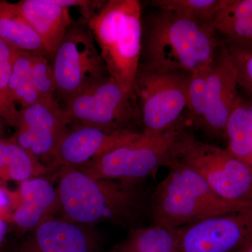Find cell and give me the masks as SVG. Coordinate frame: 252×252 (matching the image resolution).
I'll return each mask as SVG.
<instances>
[{
    "mask_svg": "<svg viewBox=\"0 0 252 252\" xmlns=\"http://www.w3.org/2000/svg\"><path fill=\"white\" fill-rule=\"evenodd\" d=\"M14 203L15 190H10L6 182L0 180V220L11 223Z\"/></svg>",
    "mask_w": 252,
    "mask_h": 252,
    "instance_id": "obj_29",
    "label": "cell"
},
{
    "mask_svg": "<svg viewBox=\"0 0 252 252\" xmlns=\"http://www.w3.org/2000/svg\"><path fill=\"white\" fill-rule=\"evenodd\" d=\"M58 172L63 220L83 225L109 222L132 227L142 217L144 196L135 184L94 180L76 167H61Z\"/></svg>",
    "mask_w": 252,
    "mask_h": 252,
    "instance_id": "obj_2",
    "label": "cell"
},
{
    "mask_svg": "<svg viewBox=\"0 0 252 252\" xmlns=\"http://www.w3.org/2000/svg\"><path fill=\"white\" fill-rule=\"evenodd\" d=\"M31 54L14 49L13 56L9 92L15 105L17 108L20 107L19 110L42 99L34 88L32 79Z\"/></svg>",
    "mask_w": 252,
    "mask_h": 252,
    "instance_id": "obj_22",
    "label": "cell"
},
{
    "mask_svg": "<svg viewBox=\"0 0 252 252\" xmlns=\"http://www.w3.org/2000/svg\"><path fill=\"white\" fill-rule=\"evenodd\" d=\"M208 65L192 72L187 93V111L185 121L187 128L201 127L207 108Z\"/></svg>",
    "mask_w": 252,
    "mask_h": 252,
    "instance_id": "obj_23",
    "label": "cell"
},
{
    "mask_svg": "<svg viewBox=\"0 0 252 252\" xmlns=\"http://www.w3.org/2000/svg\"><path fill=\"white\" fill-rule=\"evenodd\" d=\"M221 41L236 71L238 87L252 99V41L222 37Z\"/></svg>",
    "mask_w": 252,
    "mask_h": 252,
    "instance_id": "obj_25",
    "label": "cell"
},
{
    "mask_svg": "<svg viewBox=\"0 0 252 252\" xmlns=\"http://www.w3.org/2000/svg\"><path fill=\"white\" fill-rule=\"evenodd\" d=\"M210 24L220 37L252 41V0H220Z\"/></svg>",
    "mask_w": 252,
    "mask_h": 252,
    "instance_id": "obj_20",
    "label": "cell"
},
{
    "mask_svg": "<svg viewBox=\"0 0 252 252\" xmlns=\"http://www.w3.org/2000/svg\"><path fill=\"white\" fill-rule=\"evenodd\" d=\"M108 252H178V230L154 223L132 228L127 238Z\"/></svg>",
    "mask_w": 252,
    "mask_h": 252,
    "instance_id": "obj_21",
    "label": "cell"
},
{
    "mask_svg": "<svg viewBox=\"0 0 252 252\" xmlns=\"http://www.w3.org/2000/svg\"><path fill=\"white\" fill-rule=\"evenodd\" d=\"M236 252H252V239Z\"/></svg>",
    "mask_w": 252,
    "mask_h": 252,
    "instance_id": "obj_31",
    "label": "cell"
},
{
    "mask_svg": "<svg viewBox=\"0 0 252 252\" xmlns=\"http://www.w3.org/2000/svg\"><path fill=\"white\" fill-rule=\"evenodd\" d=\"M220 0H152L147 4L155 9L171 11L189 19L211 23Z\"/></svg>",
    "mask_w": 252,
    "mask_h": 252,
    "instance_id": "obj_24",
    "label": "cell"
},
{
    "mask_svg": "<svg viewBox=\"0 0 252 252\" xmlns=\"http://www.w3.org/2000/svg\"><path fill=\"white\" fill-rule=\"evenodd\" d=\"M18 185L15 190L16 198L11 224L23 235L43 222L56 218L61 212V205L57 189L44 177Z\"/></svg>",
    "mask_w": 252,
    "mask_h": 252,
    "instance_id": "obj_15",
    "label": "cell"
},
{
    "mask_svg": "<svg viewBox=\"0 0 252 252\" xmlns=\"http://www.w3.org/2000/svg\"><path fill=\"white\" fill-rule=\"evenodd\" d=\"M63 136L52 167H78L142 137L135 130H108L90 126L70 125Z\"/></svg>",
    "mask_w": 252,
    "mask_h": 252,
    "instance_id": "obj_12",
    "label": "cell"
},
{
    "mask_svg": "<svg viewBox=\"0 0 252 252\" xmlns=\"http://www.w3.org/2000/svg\"><path fill=\"white\" fill-rule=\"evenodd\" d=\"M99 242L85 225L54 218L29 232L16 252H99Z\"/></svg>",
    "mask_w": 252,
    "mask_h": 252,
    "instance_id": "obj_14",
    "label": "cell"
},
{
    "mask_svg": "<svg viewBox=\"0 0 252 252\" xmlns=\"http://www.w3.org/2000/svg\"><path fill=\"white\" fill-rule=\"evenodd\" d=\"M56 170L41 163L11 137H0V180L20 184Z\"/></svg>",
    "mask_w": 252,
    "mask_h": 252,
    "instance_id": "obj_18",
    "label": "cell"
},
{
    "mask_svg": "<svg viewBox=\"0 0 252 252\" xmlns=\"http://www.w3.org/2000/svg\"><path fill=\"white\" fill-rule=\"evenodd\" d=\"M236 71L223 44L209 64L207 108L201 128L224 137L225 124L239 95Z\"/></svg>",
    "mask_w": 252,
    "mask_h": 252,
    "instance_id": "obj_13",
    "label": "cell"
},
{
    "mask_svg": "<svg viewBox=\"0 0 252 252\" xmlns=\"http://www.w3.org/2000/svg\"><path fill=\"white\" fill-rule=\"evenodd\" d=\"M9 224L8 222L2 220H0V245L4 242L8 230H9Z\"/></svg>",
    "mask_w": 252,
    "mask_h": 252,
    "instance_id": "obj_30",
    "label": "cell"
},
{
    "mask_svg": "<svg viewBox=\"0 0 252 252\" xmlns=\"http://www.w3.org/2000/svg\"><path fill=\"white\" fill-rule=\"evenodd\" d=\"M56 94L64 103L109 77L86 23L74 21L51 59Z\"/></svg>",
    "mask_w": 252,
    "mask_h": 252,
    "instance_id": "obj_8",
    "label": "cell"
},
{
    "mask_svg": "<svg viewBox=\"0 0 252 252\" xmlns=\"http://www.w3.org/2000/svg\"><path fill=\"white\" fill-rule=\"evenodd\" d=\"M142 17L138 0H108L87 23L109 77L135 98L134 86L142 54Z\"/></svg>",
    "mask_w": 252,
    "mask_h": 252,
    "instance_id": "obj_3",
    "label": "cell"
},
{
    "mask_svg": "<svg viewBox=\"0 0 252 252\" xmlns=\"http://www.w3.org/2000/svg\"><path fill=\"white\" fill-rule=\"evenodd\" d=\"M169 172L158 185L150 200L154 224L182 228L198 220L252 206V203L233 202L217 195L191 169L169 162Z\"/></svg>",
    "mask_w": 252,
    "mask_h": 252,
    "instance_id": "obj_4",
    "label": "cell"
},
{
    "mask_svg": "<svg viewBox=\"0 0 252 252\" xmlns=\"http://www.w3.org/2000/svg\"><path fill=\"white\" fill-rule=\"evenodd\" d=\"M0 39L13 49L49 58L40 37L16 2L0 0Z\"/></svg>",
    "mask_w": 252,
    "mask_h": 252,
    "instance_id": "obj_17",
    "label": "cell"
},
{
    "mask_svg": "<svg viewBox=\"0 0 252 252\" xmlns=\"http://www.w3.org/2000/svg\"><path fill=\"white\" fill-rule=\"evenodd\" d=\"M190 75L140 63L134 94L144 135L155 136L178 126L185 127Z\"/></svg>",
    "mask_w": 252,
    "mask_h": 252,
    "instance_id": "obj_6",
    "label": "cell"
},
{
    "mask_svg": "<svg viewBox=\"0 0 252 252\" xmlns=\"http://www.w3.org/2000/svg\"><path fill=\"white\" fill-rule=\"evenodd\" d=\"M4 123L0 119V137H2L3 132H4Z\"/></svg>",
    "mask_w": 252,
    "mask_h": 252,
    "instance_id": "obj_32",
    "label": "cell"
},
{
    "mask_svg": "<svg viewBox=\"0 0 252 252\" xmlns=\"http://www.w3.org/2000/svg\"><path fill=\"white\" fill-rule=\"evenodd\" d=\"M16 3L40 37L51 61L73 22L70 9L56 4L53 0H21Z\"/></svg>",
    "mask_w": 252,
    "mask_h": 252,
    "instance_id": "obj_16",
    "label": "cell"
},
{
    "mask_svg": "<svg viewBox=\"0 0 252 252\" xmlns=\"http://www.w3.org/2000/svg\"><path fill=\"white\" fill-rule=\"evenodd\" d=\"M71 122L56 98L42 99L19 110L11 138L46 166L55 155ZM54 168V167H53Z\"/></svg>",
    "mask_w": 252,
    "mask_h": 252,
    "instance_id": "obj_10",
    "label": "cell"
},
{
    "mask_svg": "<svg viewBox=\"0 0 252 252\" xmlns=\"http://www.w3.org/2000/svg\"><path fill=\"white\" fill-rule=\"evenodd\" d=\"M171 161L196 172L222 198L252 203V168L228 149L202 142L184 130L172 147Z\"/></svg>",
    "mask_w": 252,
    "mask_h": 252,
    "instance_id": "obj_5",
    "label": "cell"
},
{
    "mask_svg": "<svg viewBox=\"0 0 252 252\" xmlns=\"http://www.w3.org/2000/svg\"><path fill=\"white\" fill-rule=\"evenodd\" d=\"M56 4L70 9L76 7L79 9L81 18L79 21L86 23L94 12L100 9L106 1L102 0H53Z\"/></svg>",
    "mask_w": 252,
    "mask_h": 252,
    "instance_id": "obj_28",
    "label": "cell"
},
{
    "mask_svg": "<svg viewBox=\"0 0 252 252\" xmlns=\"http://www.w3.org/2000/svg\"><path fill=\"white\" fill-rule=\"evenodd\" d=\"M183 126L155 136L144 135L78 167L94 180H111L135 184L166 167L172 147Z\"/></svg>",
    "mask_w": 252,
    "mask_h": 252,
    "instance_id": "obj_7",
    "label": "cell"
},
{
    "mask_svg": "<svg viewBox=\"0 0 252 252\" xmlns=\"http://www.w3.org/2000/svg\"><path fill=\"white\" fill-rule=\"evenodd\" d=\"M230 154L252 168V99L239 94L225 124Z\"/></svg>",
    "mask_w": 252,
    "mask_h": 252,
    "instance_id": "obj_19",
    "label": "cell"
},
{
    "mask_svg": "<svg viewBox=\"0 0 252 252\" xmlns=\"http://www.w3.org/2000/svg\"><path fill=\"white\" fill-rule=\"evenodd\" d=\"M178 252H237L252 239V206L177 228Z\"/></svg>",
    "mask_w": 252,
    "mask_h": 252,
    "instance_id": "obj_11",
    "label": "cell"
},
{
    "mask_svg": "<svg viewBox=\"0 0 252 252\" xmlns=\"http://www.w3.org/2000/svg\"><path fill=\"white\" fill-rule=\"evenodd\" d=\"M64 109L71 125L108 130H138L140 126L142 131L135 97L110 77L69 99Z\"/></svg>",
    "mask_w": 252,
    "mask_h": 252,
    "instance_id": "obj_9",
    "label": "cell"
},
{
    "mask_svg": "<svg viewBox=\"0 0 252 252\" xmlns=\"http://www.w3.org/2000/svg\"><path fill=\"white\" fill-rule=\"evenodd\" d=\"M14 49L0 39V119L6 125L14 127L17 125L19 109L9 92V79Z\"/></svg>",
    "mask_w": 252,
    "mask_h": 252,
    "instance_id": "obj_26",
    "label": "cell"
},
{
    "mask_svg": "<svg viewBox=\"0 0 252 252\" xmlns=\"http://www.w3.org/2000/svg\"><path fill=\"white\" fill-rule=\"evenodd\" d=\"M221 45V37L208 23L156 9L142 17L140 63L191 74L208 65Z\"/></svg>",
    "mask_w": 252,
    "mask_h": 252,
    "instance_id": "obj_1",
    "label": "cell"
},
{
    "mask_svg": "<svg viewBox=\"0 0 252 252\" xmlns=\"http://www.w3.org/2000/svg\"><path fill=\"white\" fill-rule=\"evenodd\" d=\"M31 71L33 84L41 98H55L56 81L49 58L32 53Z\"/></svg>",
    "mask_w": 252,
    "mask_h": 252,
    "instance_id": "obj_27",
    "label": "cell"
}]
</instances>
